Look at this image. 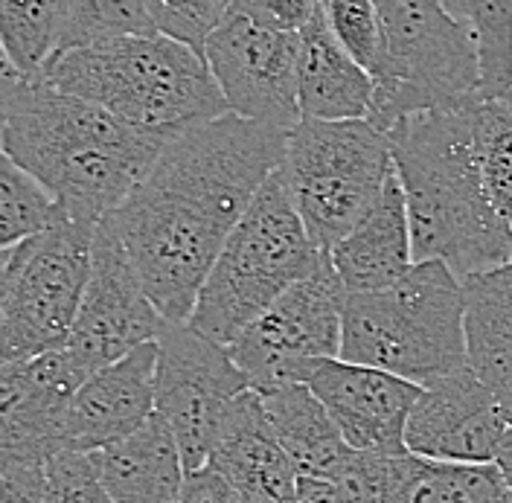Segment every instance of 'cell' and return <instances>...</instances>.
Wrapping results in <instances>:
<instances>
[{"mask_svg":"<svg viewBox=\"0 0 512 503\" xmlns=\"http://www.w3.org/2000/svg\"><path fill=\"white\" fill-rule=\"evenodd\" d=\"M286 134L233 111L190 128L108 216L169 326L190 323L227 236L283 166Z\"/></svg>","mask_w":512,"mask_h":503,"instance_id":"cell-1","label":"cell"},{"mask_svg":"<svg viewBox=\"0 0 512 503\" xmlns=\"http://www.w3.org/2000/svg\"><path fill=\"white\" fill-rule=\"evenodd\" d=\"M329 256L347 294L382 291L411 274V268L416 265L414 236H411L405 189L396 166L387 175L376 204L329 251Z\"/></svg>","mask_w":512,"mask_h":503,"instance_id":"cell-19","label":"cell"},{"mask_svg":"<svg viewBox=\"0 0 512 503\" xmlns=\"http://www.w3.org/2000/svg\"><path fill=\"white\" fill-rule=\"evenodd\" d=\"M323 12L329 30L335 32L344 50L376 79L384 56L382 21H379L376 0H323Z\"/></svg>","mask_w":512,"mask_h":503,"instance_id":"cell-30","label":"cell"},{"mask_svg":"<svg viewBox=\"0 0 512 503\" xmlns=\"http://www.w3.org/2000/svg\"><path fill=\"white\" fill-rule=\"evenodd\" d=\"M0 503H50L47 463L0 460Z\"/></svg>","mask_w":512,"mask_h":503,"instance_id":"cell-33","label":"cell"},{"mask_svg":"<svg viewBox=\"0 0 512 503\" xmlns=\"http://www.w3.org/2000/svg\"><path fill=\"white\" fill-rule=\"evenodd\" d=\"M469 370L512 413V262L463 280Z\"/></svg>","mask_w":512,"mask_h":503,"instance_id":"cell-22","label":"cell"},{"mask_svg":"<svg viewBox=\"0 0 512 503\" xmlns=\"http://www.w3.org/2000/svg\"><path fill=\"white\" fill-rule=\"evenodd\" d=\"M480 53V99H504L512 85V0H446Z\"/></svg>","mask_w":512,"mask_h":503,"instance_id":"cell-26","label":"cell"},{"mask_svg":"<svg viewBox=\"0 0 512 503\" xmlns=\"http://www.w3.org/2000/svg\"><path fill=\"white\" fill-rule=\"evenodd\" d=\"M384 56L370 120L393 131L399 120L480 99L478 41L446 0H376Z\"/></svg>","mask_w":512,"mask_h":503,"instance_id":"cell-7","label":"cell"},{"mask_svg":"<svg viewBox=\"0 0 512 503\" xmlns=\"http://www.w3.org/2000/svg\"><path fill=\"white\" fill-rule=\"evenodd\" d=\"M469 108L411 114L390 131L416 262H443L460 280L512 262V224L483 184Z\"/></svg>","mask_w":512,"mask_h":503,"instance_id":"cell-3","label":"cell"},{"mask_svg":"<svg viewBox=\"0 0 512 503\" xmlns=\"http://www.w3.org/2000/svg\"><path fill=\"white\" fill-rule=\"evenodd\" d=\"M463 280L443 262H416L382 291L347 294L341 358L428 387L466 361Z\"/></svg>","mask_w":512,"mask_h":503,"instance_id":"cell-5","label":"cell"},{"mask_svg":"<svg viewBox=\"0 0 512 503\" xmlns=\"http://www.w3.org/2000/svg\"><path fill=\"white\" fill-rule=\"evenodd\" d=\"M41 79L163 137L230 114L207 59L160 32L53 53Z\"/></svg>","mask_w":512,"mask_h":503,"instance_id":"cell-4","label":"cell"},{"mask_svg":"<svg viewBox=\"0 0 512 503\" xmlns=\"http://www.w3.org/2000/svg\"><path fill=\"white\" fill-rule=\"evenodd\" d=\"M320 253L294 207L283 169H277L227 236L198 291L190 326L210 341L230 346L318 265Z\"/></svg>","mask_w":512,"mask_h":503,"instance_id":"cell-6","label":"cell"},{"mask_svg":"<svg viewBox=\"0 0 512 503\" xmlns=\"http://www.w3.org/2000/svg\"><path fill=\"white\" fill-rule=\"evenodd\" d=\"M512 431V413L469 367L422 387L405 445L448 463H495Z\"/></svg>","mask_w":512,"mask_h":503,"instance_id":"cell-15","label":"cell"},{"mask_svg":"<svg viewBox=\"0 0 512 503\" xmlns=\"http://www.w3.org/2000/svg\"><path fill=\"white\" fill-rule=\"evenodd\" d=\"M99 463L117 503H178L190 474L175 434L158 413L137 434L102 448Z\"/></svg>","mask_w":512,"mask_h":503,"instance_id":"cell-21","label":"cell"},{"mask_svg":"<svg viewBox=\"0 0 512 503\" xmlns=\"http://www.w3.org/2000/svg\"><path fill=\"white\" fill-rule=\"evenodd\" d=\"M376 79L329 30L323 6L300 32V114L309 120H370Z\"/></svg>","mask_w":512,"mask_h":503,"instance_id":"cell-20","label":"cell"},{"mask_svg":"<svg viewBox=\"0 0 512 503\" xmlns=\"http://www.w3.org/2000/svg\"><path fill=\"white\" fill-rule=\"evenodd\" d=\"M158 416L175 434L187 472L210 463L227 408L251 390L230 349L190 323L166 326L158 338Z\"/></svg>","mask_w":512,"mask_h":503,"instance_id":"cell-12","label":"cell"},{"mask_svg":"<svg viewBox=\"0 0 512 503\" xmlns=\"http://www.w3.org/2000/svg\"><path fill=\"white\" fill-rule=\"evenodd\" d=\"M166 326L117 230L108 219L99 221L91 283L67 341L70 355L91 376L143 344L158 341Z\"/></svg>","mask_w":512,"mask_h":503,"instance_id":"cell-13","label":"cell"},{"mask_svg":"<svg viewBox=\"0 0 512 503\" xmlns=\"http://www.w3.org/2000/svg\"><path fill=\"white\" fill-rule=\"evenodd\" d=\"M99 224L62 219L0 262V361L62 349L73 335L94 268Z\"/></svg>","mask_w":512,"mask_h":503,"instance_id":"cell-9","label":"cell"},{"mask_svg":"<svg viewBox=\"0 0 512 503\" xmlns=\"http://www.w3.org/2000/svg\"><path fill=\"white\" fill-rule=\"evenodd\" d=\"M498 469L504 472V477H507V483H510L512 489V431L510 437H507V442H504V448H501V454H498Z\"/></svg>","mask_w":512,"mask_h":503,"instance_id":"cell-37","label":"cell"},{"mask_svg":"<svg viewBox=\"0 0 512 503\" xmlns=\"http://www.w3.org/2000/svg\"><path fill=\"white\" fill-rule=\"evenodd\" d=\"M178 503H245V498L216 469L204 466L198 472L187 474Z\"/></svg>","mask_w":512,"mask_h":503,"instance_id":"cell-35","label":"cell"},{"mask_svg":"<svg viewBox=\"0 0 512 503\" xmlns=\"http://www.w3.org/2000/svg\"><path fill=\"white\" fill-rule=\"evenodd\" d=\"M207 466L222 474L245 503H294L297 498L300 474L274 437L256 390H245L227 408Z\"/></svg>","mask_w":512,"mask_h":503,"instance_id":"cell-18","label":"cell"},{"mask_svg":"<svg viewBox=\"0 0 512 503\" xmlns=\"http://www.w3.org/2000/svg\"><path fill=\"white\" fill-rule=\"evenodd\" d=\"M67 0H0L3 62L21 76H41L62 35Z\"/></svg>","mask_w":512,"mask_h":503,"instance_id":"cell-25","label":"cell"},{"mask_svg":"<svg viewBox=\"0 0 512 503\" xmlns=\"http://www.w3.org/2000/svg\"><path fill=\"white\" fill-rule=\"evenodd\" d=\"M172 140L3 62V155L50 189L70 219H108Z\"/></svg>","mask_w":512,"mask_h":503,"instance_id":"cell-2","label":"cell"},{"mask_svg":"<svg viewBox=\"0 0 512 503\" xmlns=\"http://www.w3.org/2000/svg\"><path fill=\"white\" fill-rule=\"evenodd\" d=\"M507 503H512V489H510V495H507Z\"/></svg>","mask_w":512,"mask_h":503,"instance_id":"cell-39","label":"cell"},{"mask_svg":"<svg viewBox=\"0 0 512 503\" xmlns=\"http://www.w3.org/2000/svg\"><path fill=\"white\" fill-rule=\"evenodd\" d=\"M501 102H507V105H510V111H512V85H510V91H507V96H504Z\"/></svg>","mask_w":512,"mask_h":503,"instance_id":"cell-38","label":"cell"},{"mask_svg":"<svg viewBox=\"0 0 512 503\" xmlns=\"http://www.w3.org/2000/svg\"><path fill=\"white\" fill-rule=\"evenodd\" d=\"M262 405L274 437L286 448L300 477L335 480L350 466L355 448L306 384L262 393Z\"/></svg>","mask_w":512,"mask_h":503,"instance_id":"cell-23","label":"cell"},{"mask_svg":"<svg viewBox=\"0 0 512 503\" xmlns=\"http://www.w3.org/2000/svg\"><path fill=\"white\" fill-rule=\"evenodd\" d=\"M204 59L236 117L288 131L300 114V32L256 21L236 0L210 32Z\"/></svg>","mask_w":512,"mask_h":503,"instance_id":"cell-11","label":"cell"},{"mask_svg":"<svg viewBox=\"0 0 512 503\" xmlns=\"http://www.w3.org/2000/svg\"><path fill=\"white\" fill-rule=\"evenodd\" d=\"M160 35H169L204 56L210 32L222 24L233 0H146Z\"/></svg>","mask_w":512,"mask_h":503,"instance_id":"cell-32","label":"cell"},{"mask_svg":"<svg viewBox=\"0 0 512 503\" xmlns=\"http://www.w3.org/2000/svg\"><path fill=\"white\" fill-rule=\"evenodd\" d=\"M393 134L373 120H309L286 134L283 178L320 251H332L382 195Z\"/></svg>","mask_w":512,"mask_h":503,"instance_id":"cell-8","label":"cell"},{"mask_svg":"<svg viewBox=\"0 0 512 503\" xmlns=\"http://www.w3.org/2000/svg\"><path fill=\"white\" fill-rule=\"evenodd\" d=\"M347 288L329 251L227 346L256 393L306 384L326 358H341Z\"/></svg>","mask_w":512,"mask_h":503,"instance_id":"cell-10","label":"cell"},{"mask_svg":"<svg viewBox=\"0 0 512 503\" xmlns=\"http://www.w3.org/2000/svg\"><path fill=\"white\" fill-rule=\"evenodd\" d=\"M67 219L62 201L24 166L3 155L0 166V248H15Z\"/></svg>","mask_w":512,"mask_h":503,"instance_id":"cell-27","label":"cell"},{"mask_svg":"<svg viewBox=\"0 0 512 503\" xmlns=\"http://www.w3.org/2000/svg\"><path fill=\"white\" fill-rule=\"evenodd\" d=\"M306 387L329 410L355 451H408L405 431L422 387L379 367L326 358L306 378Z\"/></svg>","mask_w":512,"mask_h":503,"instance_id":"cell-16","label":"cell"},{"mask_svg":"<svg viewBox=\"0 0 512 503\" xmlns=\"http://www.w3.org/2000/svg\"><path fill=\"white\" fill-rule=\"evenodd\" d=\"M498 463H448L411 451L393 457L390 503H507Z\"/></svg>","mask_w":512,"mask_h":503,"instance_id":"cell-24","label":"cell"},{"mask_svg":"<svg viewBox=\"0 0 512 503\" xmlns=\"http://www.w3.org/2000/svg\"><path fill=\"white\" fill-rule=\"evenodd\" d=\"M126 35H158L146 0H67L56 53Z\"/></svg>","mask_w":512,"mask_h":503,"instance_id":"cell-28","label":"cell"},{"mask_svg":"<svg viewBox=\"0 0 512 503\" xmlns=\"http://www.w3.org/2000/svg\"><path fill=\"white\" fill-rule=\"evenodd\" d=\"M47 483L50 503H117L105 486L99 451H59L47 460Z\"/></svg>","mask_w":512,"mask_h":503,"instance_id":"cell-31","label":"cell"},{"mask_svg":"<svg viewBox=\"0 0 512 503\" xmlns=\"http://www.w3.org/2000/svg\"><path fill=\"white\" fill-rule=\"evenodd\" d=\"M472 140L492 204L512 224V111L501 99H475Z\"/></svg>","mask_w":512,"mask_h":503,"instance_id":"cell-29","label":"cell"},{"mask_svg":"<svg viewBox=\"0 0 512 503\" xmlns=\"http://www.w3.org/2000/svg\"><path fill=\"white\" fill-rule=\"evenodd\" d=\"M256 21L283 32H303L318 15L323 0H236Z\"/></svg>","mask_w":512,"mask_h":503,"instance_id":"cell-34","label":"cell"},{"mask_svg":"<svg viewBox=\"0 0 512 503\" xmlns=\"http://www.w3.org/2000/svg\"><path fill=\"white\" fill-rule=\"evenodd\" d=\"M158 341L96 370L70 410V448L102 451L137 434L158 413Z\"/></svg>","mask_w":512,"mask_h":503,"instance_id":"cell-17","label":"cell"},{"mask_svg":"<svg viewBox=\"0 0 512 503\" xmlns=\"http://www.w3.org/2000/svg\"><path fill=\"white\" fill-rule=\"evenodd\" d=\"M88 373L53 349L0 370V460L47 463L70 448V410Z\"/></svg>","mask_w":512,"mask_h":503,"instance_id":"cell-14","label":"cell"},{"mask_svg":"<svg viewBox=\"0 0 512 503\" xmlns=\"http://www.w3.org/2000/svg\"><path fill=\"white\" fill-rule=\"evenodd\" d=\"M294 503H344L341 489L335 480H320V477H300L297 498Z\"/></svg>","mask_w":512,"mask_h":503,"instance_id":"cell-36","label":"cell"}]
</instances>
